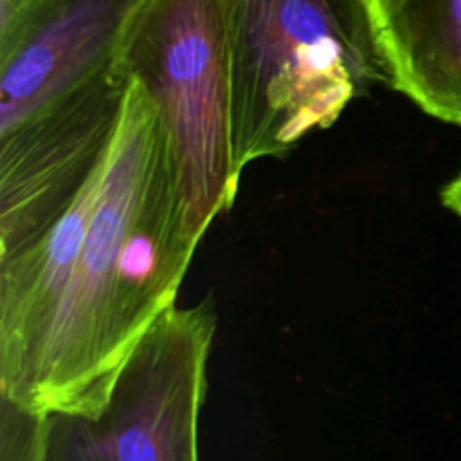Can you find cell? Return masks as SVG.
I'll return each mask as SVG.
<instances>
[{"label": "cell", "mask_w": 461, "mask_h": 461, "mask_svg": "<svg viewBox=\"0 0 461 461\" xmlns=\"http://www.w3.org/2000/svg\"><path fill=\"white\" fill-rule=\"evenodd\" d=\"M241 173L330 128L375 83L391 86L369 0H221Z\"/></svg>", "instance_id": "1"}, {"label": "cell", "mask_w": 461, "mask_h": 461, "mask_svg": "<svg viewBox=\"0 0 461 461\" xmlns=\"http://www.w3.org/2000/svg\"><path fill=\"white\" fill-rule=\"evenodd\" d=\"M169 148L155 106L130 85L83 247L47 339L11 402L41 414H95L121 369L113 304L126 232Z\"/></svg>", "instance_id": "2"}, {"label": "cell", "mask_w": 461, "mask_h": 461, "mask_svg": "<svg viewBox=\"0 0 461 461\" xmlns=\"http://www.w3.org/2000/svg\"><path fill=\"white\" fill-rule=\"evenodd\" d=\"M115 65L155 106L184 220L202 240L236 196L232 81L221 0H144Z\"/></svg>", "instance_id": "3"}, {"label": "cell", "mask_w": 461, "mask_h": 461, "mask_svg": "<svg viewBox=\"0 0 461 461\" xmlns=\"http://www.w3.org/2000/svg\"><path fill=\"white\" fill-rule=\"evenodd\" d=\"M214 331L211 299L164 310L95 414L47 416L45 461H200L198 420Z\"/></svg>", "instance_id": "4"}, {"label": "cell", "mask_w": 461, "mask_h": 461, "mask_svg": "<svg viewBox=\"0 0 461 461\" xmlns=\"http://www.w3.org/2000/svg\"><path fill=\"white\" fill-rule=\"evenodd\" d=\"M131 81L113 65L0 131V261L36 243L110 155Z\"/></svg>", "instance_id": "5"}, {"label": "cell", "mask_w": 461, "mask_h": 461, "mask_svg": "<svg viewBox=\"0 0 461 461\" xmlns=\"http://www.w3.org/2000/svg\"><path fill=\"white\" fill-rule=\"evenodd\" d=\"M144 0H0V131L115 65Z\"/></svg>", "instance_id": "6"}, {"label": "cell", "mask_w": 461, "mask_h": 461, "mask_svg": "<svg viewBox=\"0 0 461 461\" xmlns=\"http://www.w3.org/2000/svg\"><path fill=\"white\" fill-rule=\"evenodd\" d=\"M391 86L461 126V0H369Z\"/></svg>", "instance_id": "7"}, {"label": "cell", "mask_w": 461, "mask_h": 461, "mask_svg": "<svg viewBox=\"0 0 461 461\" xmlns=\"http://www.w3.org/2000/svg\"><path fill=\"white\" fill-rule=\"evenodd\" d=\"M0 461H45L47 416L0 394Z\"/></svg>", "instance_id": "8"}, {"label": "cell", "mask_w": 461, "mask_h": 461, "mask_svg": "<svg viewBox=\"0 0 461 461\" xmlns=\"http://www.w3.org/2000/svg\"><path fill=\"white\" fill-rule=\"evenodd\" d=\"M439 200H441L443 207H447L448 211H452L454 214H457L461 218V169L450 182H447L441 187Z\"/></svg>", "instance_id": "9"}]
</instances>
